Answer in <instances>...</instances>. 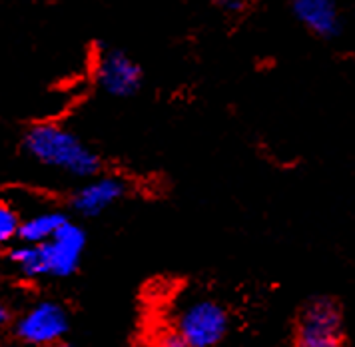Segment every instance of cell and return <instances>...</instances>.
I'll return each mask as SVG.
<instances>
[{
	"mask_svg": "<svg viewBox=\"0 0 355 347\" xmlns=\"http://www.w3.org/2000/svg\"><path fill=\"white\" fill-rule=\"evenodd\" d=\"M86 234L80 226L66 220L54 236L42 244H22L10 252V262L26 278H66L80 264Z\"/></svg>",
	"mask_w": 355,
	"mask_h": 347,
	"instance_id": "1",
	"label": "cell"
},
{
	"mask_svg": "<svg viewBox=\"0 0 355 347\" xmlns=\"http://www.w3.org/2000/svg\"><path fill=\"white\" fill-rule=\"evenodd\" d=\"M24 148L36 162L76 178H92L100 158L76 134L58 124H36L24 136Z\"/></svg>",
	"mask_w": 355,
	"mask_h": 347,
	"instance_id": "2",
	"label": "cell"
},
{
	"mask_svg": "<svg viewBox=\"0 0 355 347\" xmlns=\"http://www.w3.org/2000/svg\"><path fill=\"white\" fill-rule=\"evenodd\" d=\"M176 330L192 347H216L226 337L230 317L218 301L200 298L178 312Z\"/></svg>",
	"mask_w": 355,
	"mask_h": 347,
	"instance_id": "3",
	"label": "cell"
},
{
	"mask_svg": "<svg viewBox=\"0 0 355 347\" xmlns=\"http://www.w3.org/2000/svg\"><path fill=\"white\" fill-rule=\"evenodd\" d=\"M295 347H345L341 333V310L334 300L309 301L297 321Z\"/></svg>",
	"mask_w": 355,
	"mask_h": 347,
	"instance_id": "4",
	"label": "cell"
},
{
	"mask_svg": "<svg viewBox=\"0 0 355 347\" xmlns=\"http://www.w3.org/2000/svg\"><path fill=\"white\" fill-rule=\"evenodd\" d=\"M68 332V314L56 301H38L17 321V335L24 346L52 347Z\"/></svg>",
	"mask_w": 355,
	"mask_h": 347,
	"instance_id": "5",
	"label": "cell"
},
{
	"mask_svg": "<svg viewBox=\"0 0 355 347\" xmlns=\"http://www.w3.org/2000/svg\"><path fill=\"white\" fill-rule=\"evenodd\" d=\"M96 82L106 94L116 98H128L142 86V70L122 50H106L98 56Z\"/></svg>",
	"mask_w": 355,
	"mask_h": 347,
	"instance_id": "6",
	"label": "cell"
},
{
	"mask_svg": "<svg viewBox=\"0 0 355 347\" xmlns=\"http://www.w3.org/2000/svg\"><path fill=\"white\" fill-rule=\"evenodd\" d=\"M124 196H126V182L122 178L102 176L84 184L74 194L72 208L86 218H94V216L104 214L116 202H120Z\"/></svg>",
	"mask_w": 355,
	"mask_h": 347,
	"instance_id": "7",
	"label": "cell"
},
{
	"mask_svg": "<svg viewBox=\"0 0 355 347\" xmlns=\"http://www.w3.org/2000/svg\"><path fill=\"white\" fill-rule=\"evenodd\" d=\"M291 12L320 38H336L341 32L338 0H291Z\"/></svg>",
	"mask_w": 355,
	"mask_h": 347,
	"instance_id": "8",
	"label": "cell"
},
{
	"mask_svg": "<svg viewBox=\"0 0 355 347\" xmlns=\"http://www.w3.org/2000/svg\"><path fill=\"white\" fill-rule=\"evenodd\" d=\"M66 220L68 218L60 212H40L28 220L20 221L17 237H20L22 244H42L54 236Z\"/></svg>",
	"mask_w": 355,
	"mask_h": 347,
	"instance_id": "9",
	"label": "cell"
},
{
	"mask_svg": "<svg viewBox=\"0 0 355 347\" xmlns=\"http://www.w3.org/2000/svg\"><path fill=\"white\" fill-rule=\"evenodd\" d=\"M18 226H20V220H18L17 212L10 205L0 202V246L8 244L10 239L18 236Z\"/></svg>",
	"mask_w": 355,
	"mask_h": 347,
	"instance_id": "10",
	"label": "cell"
},
{
	"mask_svg": "<svg viewBox=\"0 0 355 347\" xmlns=\"http://www.w3.org/2000/svg\"><path fill=\"white\" fill-rule=\"evenodd\" d=\"M152 347H192L180 333L178 330H162L156 337H154V344Z\"/></svg>",
	"mask_w": 355,
	"mask_h": 347,
	"instance_id": "11",
	"label": "cell"
},
{
	"mask_svg": "<svg viewBox=\"0 0 355 347\" xmlns=\"http://www.w3.org/2000/svg\"><path fill=\"white\" fill-rule=\"evenodd\" d=\"M216 2H218L220 8H224L230 15L240 12V10H243V6H245V0H216Z\"/></svg>",
	"mask_w": 355,
	"mask_h": 347,
	"instance_id": "12",
	"label": "cell"
},
{
	"mask_svg": "<svg viewBox=\"0 0 355 347\" xmlns=\"http://www.w3.org/2000/svg\"><path fill=\"white\" fill-rule=\"evenodd\" d=\"M10 321V310H8V305L6 303H2L0 301V328L2 325H6Z\"/></svg>",
	"mask_w": 355,
	"mask_h": 347,
	"instance_id": "13",
	"label": "cell"
},
{
	"mask_svg": "<svg viewBox=\"0 0 355 347\" xmlns=\"http://www.w3.org/2000/svg\"><path fill=\"white\" fill-rule=\"evenodd\" d=\"M52 347H72V346H68V344H56V346H52Z\"/></svg>",
	"mask_w": 355,
	"mask_h": 347,
	"instance_id": "14",
	"label": "cell"
},
{
	"mask_svg": "<svg viewBox=\"0 0 355 347\" xmlns=\"http://www.w3.org/2000/svg\"><path fill=\"white\" fill-rule=\"evenodd\" d=\"M2 347H20V346H2Z\"/></svg>",
	"mask_w": 355,
	"mask_h": 347,
	"instance_id": "15",
	"label": "cell"
}]
</instances>
